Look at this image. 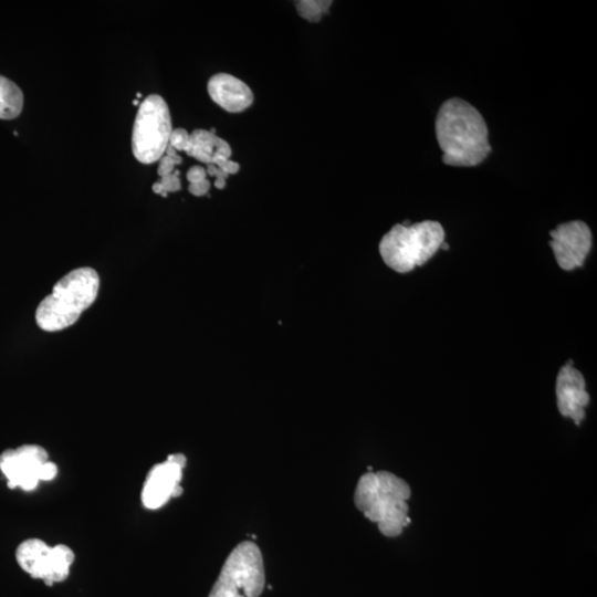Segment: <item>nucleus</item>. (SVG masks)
<instances>
[{
	"label": "nucleus",
	"instance_id": "obj_1",
	"mask_svg": "<svg viewBox=\"0 0 597 597\" xmlns=\"http://www.w3.org/2000/svg\"><path fill=\"white\" fill-rule=\"evenodd\" d=\"M434 130L446 165L473 167L491 151L483 116L462 98L452 97L442 103Z\"/></svg>",
	"mask_w": 597,
	"mask_h": 597
},
{
	"label": "nucleus",
	"instance_id": "obj_2",
	"mask_svg": "<svg viewBox=\"0 0 597 597\" xmlns=\"http://www.w3.org/2000/svg\"><path fill=\"white\" fill-rule=\"evenodd\" d=\"M410 494L408 483L394 473L367 472L357 482L354 503L369 521L377 523L383 535L395 537L410 523Z\"/></svg>",
	"mask_w": 597,
	"mask_h": 597
},
{
	"label": "nucleus",
	"instance_id": "obj_3",
	"mask_svg": "<svg viewBox=\"0 0 597 597\" xmlns=\"http://www.w3.org/2000/svg\"><path fill=\"white\" fill-rule=\"evenodd\" d=\"M100 277L92 268H78L64 275L35 311L38 326L57 332L73 325L95 301Z\"/></svg>",
	"mask_w": 597,
	"mask_h": 597
},
{
	"label": "nucleus",
	"instance_id": "obj_4",
	"mask_svg": "<svg viewBox=\"0 0 597 597\" xmlns=\"http://www.w3.org/2000/svg\"><path fill=\"white\" fill-rule=\"evenodd\" d=\"M444 242V230L438 221L396 224L380 240L379 253L386 265L399 273L425 264Z\"/></svg>",
	"mask_w": 597,
	"mask_h": 597
},
{
	"label": "nucleus",
	"instance_id": "obj_5",
	"mask_svg": "<svg viewBox=\"0 0 597 597\" xmlns=\"http://www.w3.org/2000/svg\"><path fill=\"white\" fill-rule=\"evenodd\" d=\"M264 583L261 551L243 541L228 555L208 597H259Z\"/></svg>",
	"mask_w": 597,
	"mask_h": 597
},
{
	"label": "nucleus",
	"instance_id": "obj_6",
	"mask_svg": "<svg viewBox=\"0 0 597 597\" xmlns=\"http://www.w3.org/2000/svg\"><path fill=\"white\" fill-rule=\"evenodd\" d=\"M172 132L167 103L157 94H151L139 105L132 134V150L143 164L160 159L169 144Z\"/></svg>",
	"mask_w": 597,
	"mask_h": 597
},
{
	"label": "nucleus",
	"instance_id": "obj_7",
	"mask_svg": "<svg viewBox=\"0 0 597 597\" xmlns=\"http://www.w3.org/2000/svg\"><path fill=\"white\" fill-rule=\"evenodd\" d=\"M15 558L30 576L52 585L67 577L74 553L66 545L51 547L39 538H28L18 546Z\"/></svg>",
	"mask_w": 597,
	"mask_h": 597
},
{
	"label": "nucleus",
	"instance_id": "obj_8",
	"mask_svg": "<svg viewBox=\"0 0 597 597\" xmlns=\"http://www.w3.org/2000/svg\"><path fill=\"white\" fill-rule=\"evenodd\" d=\"M49 461L48 452L38 444H24L7 449L0 454V470L8 479V486L32 491L41 481L43 464Z\"/></svg>",
	"mask_w": 597,
	"mask_h": 597
},
{
	"label": "nucleus",
	"instance_id": "obj_9",
	"mask_svg": "<svg viewBox=\"0 0 597 597\" xmlns=\"http://www.w3.org/2000/svg\"><path fill=\"white\" fill-rule=\"evenodd\" d=\"M185 465L186 457L182 453H174L168 455L165 462L150 469L142 490V502L145 507L159 509L170 498L179 496L182 493L179 483Z\"/></svg>",
	"mask_w": 597,
	"mask_h": 597
},
{
	"label": "nucleus",
	"instance_id": "obj_10",
	"mask_svg": "<svg viewBox=\"0 0 597 597\" xmlns=\"http://www.w3.org/2000/svg\"><path fill=\"white\" fill-rule=\"evenodd\" d=\"M549 235V245L561 269L572 271L584 264L593 243L590 229L584 221L561 223Z\"/></svg>",
	"mask_w": 597,
	"mask_h": 597
},
{
	"label": "nucleus",
	"instance_id": "obj_11",
	"mask_svg": "<svg viewBox=\"0 0 597 597\" xmlns=\"http://www.w3.org/2000/svg\"><path fill=\"white\" fill-rule=\"evenodd\" d=\"M572 360L564 365L556 377L557 408L562 416L572 418L576 425L585 417V407L589 402L584 376L572 366Z\"/></svg>",
	"mask_w": 597,
	"mask_h": 597
},
{
	"label": "nucleus",
	"instance_id": "obj_12",
	"mask_svg": "<svg viewBox=\"0 0 597 597\" xmlns=\"http://www.w3.org/2000/svg\"><path fill=\"white\" fill-rule=\"evenodd\" d=\"M208 93L212 101L230 113L247 109L253 103L251 88L231 74H214L208 82Z\"/></svg>",
	"mask_w": 597,
	"mask_h": 597
},
{
	"label": "nucleus",
	"instance_id": "obj_13",
	"mask_svg": "<svg viewBox=\"0 0 597 597\" xmlns=\"http://www.w3.org/2000/svg\"><path fill=\"white\" fill-rule=\"evenodd\" d=\"M23 107V93L9 78L0 75V118L12 119L20 115Z\"/></svg>",
	"mask_w": 597,
	"mask_h": 597
},
{
	"label": "nucleus",
	"instance_id": "obj_14",
	"mask_svg": "<svg viewBox=\"0 0 597 597\" xmlns=\"http://www.w3.org/2000/svg\"><path fill=\"white\" fill-rule=\"evenodd\" d=\"M190 140L191 146L187 155L207 165L211 164L220 137L210 130L195 129L190 134Z\"/></svg>",
	"mask_w": 597,
	"mask_h": 597
},
{
	"label": "nucleus",
	"instance_id": "obj_15",
	"mask_svg": "<svg viewBox=\"0 0 597 597\" xmlns=\"http://www.w3.org/2000/svg\"><path fill=\"white\" fill-rule=\"evenodd\" d=\"M332 1L325 0H303L296 1L295 7L298 14L311 22H317L328 11Z\"/></svg>",
	"mask_w": 597,
	"mask_h": 597
},
{
	"label": "nucleus",
	"instance_id": "obj_16",
	"mask_svg": "<svg viewBox=\"0 0 597 597\" xmlns=\"http://www.w3.org/2000/svg\"><path fill=\"white\" fill-rule=\"evenodd\" d=\"M169 145L176 150L187 153L191 146L190 134L185 128L172 129L169 137Z\"/></svg>",
	"mask_w": 597,
	"mask_h": 597
},
{
	"label": "nucleus",
	"instance_id": "obj_17",
	"mask_svg": "<svg viewBox=\"0 0 597 597\" xmlns=\"http://www.w3.org/2000/svg\"><path fill=\"white\" fill-rule=\"evenodd\" d=\"M159 181L167 193L178 191L181 187L179 177L175 172L161 177Z\"/></svg>",
	"mask_w": 597,
	"mask_h": 597
},
{
	"label": "nucleus",
	"instance_id": "obj_18",
	"mask_svg": "<svg viewBox=\"0 0 597 597\" xmlns=\"http://www.w3.org/2000/svg\"><path fill=\"white\" fill-rule=\"evenodd\" d=\"M186 177L190 184L199 182L206 179L207 171L201 166H193L188 170Z\"/></svg>",
	"mask_w": 597,
	"mask_h": 597
},
{
	"label": "nucleus",
	"instance_id": "obj_19",
	"mask_svg": "<svg viewBox=\"0 0 597 597\" xmlns=\"http://www.w3.org/2000/svg\"><path fill=\"white\" fill-rule=\"evenodd\" d=\"M210 189V182L205 179L199 182L189 184L188 190L191 195L200 197L207 195Z\"/></svg>",
	"mask_w": 597,
	"mask_h": 597
},
{
	"label": "nucleus",
	"instance_id": "obj_20",
	"mask_svg": "<svg viewBox=\"0 0 597 597\" xmlns=\"http://www.w3.org/2000/svg\"><path fill=\"white\" fill-rule=\"evenodd\" d=\"M174 168H175L174 161L169 157L164 155L160 158V164L158 166L157 172L161 178V177H165V176H168V175L172 174Z\"/></svg>",
	"mask_w": 597,
	"mask_h": 597
},
{
	"label": "nucleus",
	"instance_id": "obj_21",
	"mask_svg": "<svg viewBox=\"0 0 597 597\" xmlns=\"http://www.w3.org/2000/svg\"><path fill=\"white\" fill-rule=\"evenodd\" d=\"M227 175L237 174L239 171V164L230 159L224 160L218 166Z\"/></svg>",
	"mask_w": 597,
	"mask_h": 597
},
{
	"label": "nucleus",
	"instance_id": "obj_22",
	"mask_svg": "<svg viewBox=\"0 0 597 597\" xmlns=\"http://www.w3.org/2000/svg\"><path fill=\"white\" fill-rule=\"evenodd\" d=\"M206 171L208 175L216 177V179H226L228 177L226 172H223L218 166L213 164H208Z\"/></svg>",
	"mask_w": 597,
	"mask_h": 597
},
{
	"label": "nucleus",
	"instance_id": "obj_23",
	"mask_svg": "<svg viewBox=\"0 0 597 597\" xmlns=\"http://www.w3.org/2000/svg\"><path fill=\"white\" fill-rule=\"evenodd\" d=\"M165 156L169 157L175 165H179L182 161V158L177 154V150L171 147L169 144L165 150Z\"/></svg>",
	"mask_w": 597,
	"mask_h": 597
},
{
	"label": "nucleus",
	"instance_id": "obj_24",
	"mask_svg": "<svg viewBox=\"0 0 597 597\" xmlns=\"http://www.w3.org/2000/svg\"><path fill=\"white\" fill-rule=\"evenodd\" d=\"M151 188H153V191H154L155 193H158V195H160V196H163V197H167V195H168V193L164 190V188H163L160 181H156L155 184H153V187H151Z\"/></svg>",
	"mask_w": 597,
	"mask_h": 597
},
{
	"label": "nucleus",
	"instance_id": "obj_25",
	"mask_svg": "<svg viewBox=\"0 0 597 597\" xmlns=\"http://www.w3.org/2000/svg\"><path fill=\"white\" fill-rule=\"evenodd\" d=\"M214 187L218 189H223L226 187V179H216Z\"/></svg>",
	"mask_w": 597,
	"mask_h": 597
},
{
	"label": "nucleus",
	"instance_id": "obj_26",
	"mask_svg": "<svg viewBox=\"0 0 597 597\" xmlns=\"http://www.w3.org/2000/svg\"><path fill=\"white\" fill-rule=\"evenodd\" d=\"M440 249L448 250V249H449L448 243L443 242V243L440 245Z\"/></svg>",
	"mask_w": 597,
	"mask_h": 597
}]
</instances>
